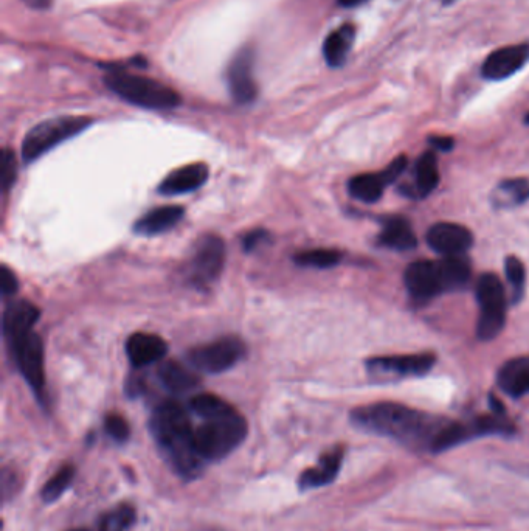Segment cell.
<instances>
[{"instance_id":"7a4b0ae2","label":"cell","mask_w":529,"mask_h":531,"mask_svg":"<svg viewBox=\"0 0 529 531\" xmlns=\"http://www.w3.org/2000/svg\"><path fill=\"white\" fill-rule=\"evenodd\" d=\"M149 429L166 462L182 479H194L202 469L201 455L194 443V427L187 409L176 401H163L154 409Z\"/></svg>"},{"instance_id":"2e32d148","label":"cell","mask_w":529,"mask_h":531,"mask_svg":"<svg viewBox=\"0 0 529 531\" xmlns=\"http://www.w3.org/2000/svg\"><path fill=\"white\" fill-rule=\"evenodd\" d=\"M168 353L165 339L151 333H135L126 342V354L135 368L153 365L162 361Z\"/></svg>"},{"instance_id":"74e56055","label":"cell","mask_w":529,"mask_h":531,"mask_svg":"<svg viewBox=\"0 0 529 531\" xmlns=\"http://www.w3.org/2000/svg\"><path fill=\"white\" fill-rule=\"evenodd\" d=\"M22 2L33 10H49L52 7V0H22Z\"/></svg>"},{"instance_id":"d4e9b609","label":"cell","mask_w":529,"mask_h":531,"mask_svg":"<svg viewBox=\"0 0 529 531\" xmlns=\"http://www.w3.org/2000/svg\"><path fill=\"white\" fill-rule=\"evenodd\" d=\"M413 198H426L440 184L438 160L433 153H424L416 162Z\"/></svg>"},{"instance_id":"d6986e66","label":"cell","mask_w":529,"mask_h":531,"mask_svg":"<svg viewBox=\"0 0 529 531\" xmlns=\"http://www.w3.org/2000/svg\"><path fill=\"white\" fill-rule=\"evenodd\" d=\"M343 462V448H334L326 452L320 459L319 465L306 469L298 479V488L301 491L315 490L320 486L334 482Z\"/></svg>"},{"instance_id":"5bb4252c","label":"cell","mask_w":529,"mask_h":531,"mask_svg":"<svg viewBox=\"0 0 529 531\" xmlns=\"http://www.w3.org/2000/svg\"><path fill=\"white\" fill-rule=\"evenodd\" d=\"M474 243V236L466 227L453 223H440L430 227L427 244L443 257H458Z\"/></svg>"},{"instance_id":"d590c367","label":"cell","mask_w":529,"mask_h":531,"mask_svg":"<svg viewBox=\"0 0 529 531\" xmlns=\"http://www.w3.org/2000/svg\"><path fill=\"white\" fill-rule=\"evenodd\" d=\"M19 480L14 476V472H11L10 469H4V476H2V493L4 497H7L8 488H11V494L14 493V486L18 485Z\"/></svg>"},{"instance_id":"5b68a950","label":"cell","mask_w":529,"mask_h":531,"mask_svg":"<svg viewBox=\"0 0 529 531\" xmlns=\"http://www.w3.org/2000/svg\"><path fill=\"white\" fill-rule=\"evenodd\" d=\"M104 83L118 97L140 108L168 111L177 108L182 101L180 95L166 84L122 70L109 72L104 77Z\"/></svg>"},{"instance_id":"7c38bea8","label":"cell","mask_w":529,"mask_h":531,"mask_svg":"<svg viewBox=\"0 0 529 531\" xmlns=\"http://www.w3.org/2000/svg\"><path fill=\"white\" fill-rule=\"evenodd\" d=\"M405 168H407V157L399 156L381 173H367L353 177L348 184L350 195L357 201L374 204L384 195L385 187L395 182L404 173Z\"/></svg>"},{"instance_id":"e575fe53","label":"cell","mask_w":529,"mask_h":531,"mask_svg":"<svg viewBox=\"0 0 529 531\" xmlns=\"http://www.w3.org/2000/svg\"><path fill=\"white\" fill-rule=\"evenodd\" d=\"M269 240V232L266 230H253V232L247 233L244 236L243 247L246 252H252L256 247L261 246V244L266 243Z\"/></svg>"},{"instance_id":"30bf717a","label":"cell","mask_w":529,"mask_h":531,"mask_svg":"<svg viewBox=\"0 0 529 531\" xmlns=\"http://www.w3.org/2000/svg\"><path fill=\"white\" fill-rule=\"evenodd\" d=\"M11 351L19 372L24 376L28 386L42 400L45 387V354L41 336L35 331L10 342Z\"/></svg>"},{"instance_id":"4dcf8cb0","label":"cell","mask_w":529,"mask_h":531,"mask_svg":"<svg viewBox=\"0 0 529 531\" xmlns=\"http://www.w3.org/2000/svg\"><path fill=\"white\" fill-rule=\"evenodd\" d=\"M506 277L512 286V302L517 303L525 292L526 272L522 261L517 257H508L505 261Z\"/></svg>"},{"instance_id":"7402d4cb","label":"cell","mask_w":529,"mask_h":531,"mask_svg":"<svg viewBox=\"0 0 529 531\" xmlns=\"http://www.w3.org/2000/svg\"><path fill=\"white\" fill-rule=\"evenodd\" d=\"M157 376L162 386L174 395H184L198 389L201 384V379L191 368L176 361L163 362L157 370Z\"/></svg>"},{"instance_id":"d6a6232c","label":"cell","mask_w":529,"mask_h":531,"mask_svg":"<svg viewBox=\"0 0 529 531\" xmlns=\"http://www.w3.org/2000/svg\"><path fill=\"white\" fill-rule=\"evenodd\" d=\"M104 429L108 432L109 437L117 443H126L129 440V435H131L128 421L118 413H109L108 417L104 418Z\"/></svg>"},{"instance_id":"f546056e","label":"cell","mask_w":529,"mask_h":531,"mask_svg":"<svg viewBox=\"0 0 529 531\" xmlns=\"http://www.w3.org/2000/svg\"><path fill=\"white\" fill-rule=\"evenodd\" d=\"M73 477H75V468L72 465H64L63 468L59 469L55 476L42 488L41 497L45 504H52L63 496L69 490Z\"/></svg>"},{"instance_id":"e0dca14e","label":"cell","mask_w":529,"mask_h":531,"mask_svg":"<svg viewBox=\"0 0 529 531\" xmlns=\"http://www.w3.org/2000/svg\"><path fill=\"white\" fill-rule=\"evenodd\" d=\"M39 316H41V311H39L38 306L33 305L28 300L10 303L5 308L4 317H2V331H4V337L8 344L33 331Z\"/></svg>"},{"instance_id":"836d02e7","label":"cell","mask_w":529,"mask_h":531,"mask_svg":"<svg viewBox=\"0 0 529 531\" xmlns=\"http://www.w3.org/2000/svg\"><path fill=\"white\" fill-rule=\"evenodd\" d=\"M19 289V282L14 272L11 271L8 266H2L0 268V291L4 297H11V295L16 294Z\"/></svg>"},{"instance_id":"60d3db41","label":"cell","mask_w":529,"mask_h":531,"mask_svg":"<svg viewBox=\"0 0 529 531\" xmlns=\"http://www.w3.org/2000/svg\"><path fill=\"white\" fill-rule=\"evenodd\" d=\"M444 2H446V4H452V2H455V0H444Z\"/></svg>"},{"instance_id":"484cf974","label":"cell","mask_w":529,"mask_h":531,"mask_svg":"<svg viewBox=\"0 0 529 531\" xmlns=\"http://www.w3.org/2000/svg\"><path fill=\"white\" fill-rule=\"evenodd\" d=\"M529 199V181L526 179H508L500 182L492 191L491 202L495 209H511L522 205Z\"/></svg>"},{"instance_id":"6da1fadb","label":"cell","mask_w":529,"mask_h":531,"mask_svg":"<svg viewBox=\"0 0 529 531\" xmlns=\"http://www.w3.org/2000/svg\"><path fill=\"white\" fill-rule=\"evenodd\" d=\"M351 421L364 431L395 438L408 446L432 449L447 421L395 403L357 407Z\"/></svg>"},{"instance_id":"52a82bcc","label":"cell","mask_w":529,"mask_h":531,"mask_svg":"<svg viewBox=\"0 0 529 531\" xmlns=\"http://www.w3.org/2000/svg\"><path fill=\"white\" fill-rule=\"evenodd\" d=\"M477 300L480 305L477 336L481 341H492L502 333L506 322L505 291L497 275H481L477 283Z\"/></svg>"},{"instance_id":"b9f144b4","label":"cell","mask_w":529,"mask_h":531,"mask_svg":"<svg viewBox=\"0 0 529 531\" xmlns=\"http://www.w3.org/2000/svg\"><path fill=\"white\" fill-rule=\"evenodd\" d=\"M72 531H89V530H84V528H78V530H72Z\"/></svg>"},{"instance_id":"f1b7e54d","label":"cell","mask_w":529,"mask_h":531,"mask_svg":"<svg viewBox=\"0 0 529 531\" xmlns=\"http://www.w3.org/2000/svg\"><path fill=\"white\" fill-rule=\"evenodd\" d=\"M233 409L227 401L222 400L219 396L211 393H201L193 396L190 400V410L194 415L205 420V418L216 417L227 410Z\"/></svg>"},{"instance_id":"603a6c76","label":"cell","mask_w":529,"mask_h":531,"mask_svg":"<svg viewBox=\"0 0 529 531\" xmlns=\"http://www.w3.org/2000/svg\"><path fill=\"white\" fill-rule=\"evenodd\" d=\"M377 241L381 246L393 250H412L418 246L412 226L404 218H388Z\"/></svg>"},{"instance_id":"8d00e7d4","label":"cell","mask_w":529,"mask_h":531,"mask_svg":"<svg viewBox=\"0 0 529 531\" xmlns=\"http://www.w3.org/2000/svg\"><path fill=\"white\" fill-rule=\"evenodd\" d=\"M429 142L430 145L435 146L436 150L443 151V153H447V151H450L453 148V139H450V137H430Z\"/></svg>"},{"instance_id":"3957f363","label":"cell","mask_w":529,"mask_h":531,"mask_svg":"<svg viewBox=\"0 0 529 531\" xmlns=\"http://www.w3.org/2000/svg\"><path fill=\"white\" fill-rule=\"evenodd\" d=\"M471 280V266L460 257L416 261L405 271L404 282L413 299L424 302L444 292L460 291Z\"/></svg>"},{"instance_id":"ac0fdd59","label":"cell","mask_w":529,"mask_h":531,"mask_svg":"<svg viewBox=\"0 0 529 531\" xmlns=\"http://www.w3.org/2000/svg\"><path fill=\"white\" fill-rule=\"evenodd\" d=\"M208 176H210V170L205 164L185 165L163 179L162 184L159 185V193L165 196L191 193L201 188L207 182Z\"/></svg>"},{"instance_id":"8fae6325","label":"cell","mask_w":529,"mask_h":531,"mask_svg":"<svg viewBox=\"0 0 529 531\" xmlns=\"http://www.w3.org/2000/svg\"><path fill=\"white\" fill-rule=\"evenodd\" d=\"M436 356L432 353L408 354V356H381L367 361V372L376 381H395L407 376H422L435 365Z\"/></svg>"},{"instance_id":"4fadbf2b","label":"cell","mask_w":529,"mask_h":531,"mask_svg":"<svg viewBox=\"0 0 529 531\" xmlns=\"http://www.w3.org/2000/svg\"><path fill=\"white\" fill-rule=\"evenodd\" d=\"M253 64H255L253 49L244 47L241 52L236 53L227 70L230 94L239 105H249L258 94L255 77H253Z\"/></svg>"},{"instance_id":"8992f818","label":"cell","mask_w":529,"mask_h":531,"mask_svg":"<svg viewBox=\"0 0 529 531\" xmlns=\"http://www.w3.org/2000/svg\"><path fill=\"white\" fill-rule=\"evenodd\" d=\"M92 123H94L92 118L75 117V115L50 118V120L39 123L24 137L22 160L25 164H33L35 160L49 153L56 146L86 131Z\"/></svg>"},{"instance_id":"9c48e42d","label":"cell","mask_w":529,"mask_h":531,"mask_svg":"<svg viewBox=\"0 0 529 531\" xmlns=\"http://www.w3.org/2000/svg\"><path fill=\"white\" fill-rule=\"evenodd\" d=\"M225 244L216 235L202 236L194 247L193 257L188 264V278L196 288L205 289L218 280L224 269Z\"/></svg>"},{"instance_id":"ba28073f","label":"cell","mask_w":529,"mask_h":531,"mask_svg":"<svg viewBox=\"0 0 529 531\" xmlns=\"http://www.w3.org/2000/svg\"><path fill=\"white\" fill-rule=\"evenodd\" d=\"M246 351V345L239 337H222L218 341L193 348L188 353V362L194 370L218 375L235 367L246 356Z\"/></svg>"},{"instance_id":"44dd1931","label":"cell","mask_w":529,"mask_h":531,"mask_svg":"<svg viewBox=\"0 0 529 531\" xmlns=\"http://www.w3.org/2000/svg\"><path fill=\"white\" fill-rule=\"evenodd\" d=\"M185 210L177 205H166L143 215L134 224V232L142 236H154L173 229L184 218Z\"/></svg>"},{"instance_id":"277c9868","label":"cell","mask_w":529,"mask_h":531,"mask_svg":"<svg viewBox=\"0 0 529 531\" xmlns=\"http://www.w3.org/2000/svg\"><path fill=\"white\" fill-rule=\"evenodd\" d=\"M246 418L233 407L216 417L205 418L194 429V443L204 462H216L232 454L246 440Z\"/></svg>"},{"instance_id":"f35d334b","label":"cell","mask_w":529,"mask_h":531,"mask_svg":"<svg viewBox=\"0 0 529 531\" xmlns=\"http://www.w3.org/2000/svg\"><path fill=\"white\" fill-rule=\"evenodd\" d=\"M364 2H367V0H339V4L346 8L357 7V5L364 4Z\"/></svg>"},{"instance_id":"ab89813d","label":"cell","mask_w":529,"mask_h":531,"mask_svg":"<svg viewBox=\"0 0 529 531\" xmlns=\"http://www.w3.org/2000/svg\"><path fill=\"white\" fill-rule=\"evenodd\" d=\"M525 123H526V125H529V114H528V115H526V118H525Z\"/></svg>"},{"instance_id":"4316f807","label":"cell","mask_w":529,"mask_h":531,"mask_svg":"<svg viewBox=\"0 0 529 531\" xmlns=\"http://www.w3.org/2000/svg\"><path fill=\"white\" fill-rule=\"evenodd\" d=\"M135 521H137V513L134 507L122 504L103 514L98 527L100 531H131Z\"/></svg>"},{"instance_id":"9a60e30c","label":"cell","mask_w":529,"mask_h":531,"mask_svg":"<svg viewBox=\"0 0 529 531\" xmlns=\"http://www.w3.org/2000/svg\"><path fill=\"white\" fill-rule=\"evenodd\" d=\"M529 59V46L505 47L488 56L483 64V77L488 80H505L514 73L519 72Z\"/></svg>"},{"instance_id":"83f0119b","label":"cell","mask_w":529,"mask_h":531,"mask_svg":"<svg viewBox=\"0 0 529 531\" xmlns=\"http://www.w3.org/2000/svg\"><path fill=\"white\" fill-rule=\"evenodd\" d=\"M295 263L301 268L329 269L342 261V254L334 249H312L295 255Z\"/></svg>"},{"instance_id":"cb8c5ba5","label":"cell","mask_w":529,"mask_h":531,"mask_svg":"<svg viewBox=\"0 0 529 531\" xmlns=\"http://www.w3.org/2000/svg\"><path fill=\"white\" fill-rule=\"evenodd\" d=\"M354 36H356V28L351 24H345L326 38L323 44V55L329 66L340 67L345 63L353 47Z\"/></svg>"},{"instance_id":"1f68e13d","label":"cell","mask_w":529,"mask_h":531,"mask_svg":"<svg viewBox=\"0 0 529 531\" xmlns=\"http://www.w3.org/2000/svg\"><path fill=\"white\" fill-rule=\"evenodd\" d=\"M18 177V160L14 156V151L10 148H5L0 156V184H2V191L8 193L13 187Z\"/></svg>"},{"instance_id":"ffe728a7","label":"cell","mask_w":529,"mask_h":531,"mask_svg":"<svg viewBox=\"0 0 529 531\" xmlns=\"http://www.w3.org/2000/svg\"><path fill=\"white\" fill-rule=\"evenodd\" d=\"M497 382L498 387L512 398L529 393V356L511 359L503 364L498 370Z\"/></svg>"}]
</instances>
